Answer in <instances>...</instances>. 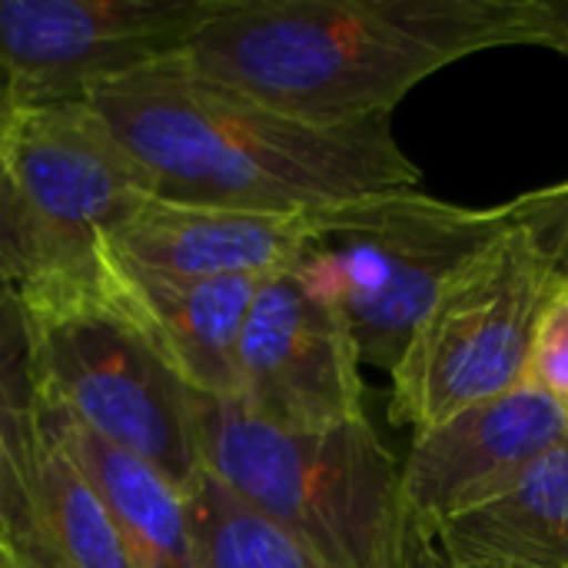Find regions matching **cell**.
Masks as SVG:
<instances>
[{"label":"cell","instance_id":"cell-1","mask_svg":"<svg viewBox=\"0 0 568 568\" xmlns=\"http://www.w3.org/2000/svg\"><path fill=\"white\" fill-rule=\"evenodd\" d=\"M496 47H549L546 0H213L180 60L276 113L346 126Z\"/></svg>","mask_w":568,"mask_h":568},{"label":"cell","instance_id":"cell-2","mask_svg":"<svg viewBox=\"0 0 568 568\" xmlns=\"http://www.w3.org/2000/svg\"><path fill=\"white\" fill-rule=\"evenodd\" d=\"M87 103L170 203L306 216L419 186L389 116L303 123L203 80L180 57L100 83Z\"/></svg>","mask_w":568,"mask_h":568},{"label":"cell","instance_id":"cell-3","mask_svg":"<svg viewBox=\"0 0 568 568\" xmlns=\"http://www.w3.org/2000/svg\"><path fill=\"white\" fill-rule=\"evenodd\" d=\"M200 469L323 568H399L403 466L366 416L280 429L236 399L196 396Z\"/></svg>","mask_w":568,"mask_h":568},{"label":"cell","instance_id":"cell-4","mask_svg":"<svg viewBox=\"0 0 568 568\" xmlns=\"http://www.w3.org/2000/svg\"><path fill=\"white\" fill-rule=\"evenodd\" d=\"M40 399L190 489L200 476L196 393L97 283L20 293Z\"/></svg>","mask_w":568,"mask_h":568},{"label":"cell","instance_id":"cell-5","mask_svg":"<svg viewBox=\"0 0 568 568\" xmlns=\"http://www.w3.org/2000/svg\"><path fill=\"white\" fill-rule=\"evenodd\" d=\"M509 223V203L476 210L419 190L376 193L313 213L296 263L346 316L359 359L393 373L443 283Z\"/></svg>","mask_w":568,"mask_h":568},{"label":"cell","instance_id":"cell-6","mask_svg":"<svg viewBox=\"0 0 568 568\" xmlns=\"http://www.w3.org/2000/svg\"><path fill=\"white\" fill-rule=\"evenodd\" d=\"M556 270L513 216L436 293L393 376L389 419L423 433L466 406L529 383V359Z\"/></svg>","mask_w":568,"mask_h":568},{"label":"cell","instance_id":"cell-7","mask_svg":"<svg viewBox=\"0 0 568 568\" xmlns=\"http://www.w3.org/2000/svg\"><path fill=\"white\" fill-rule=\"evenodd\" d=\"M0 160L40 236L33 286L97 283L106 236L156 196L143 163L87 100L13 110Z\"/></svg>","mask_w":568,"mask_h":568},{"label":"cell","instance_id":"cell-8","mask_svg":"<svg viewBox=\"0 0 568 568\" xmlns=\"http://www.w3.org/2000/svg\"><path fill=\"white\" fill-rule=\"evenodd\" d=\"M213 0H0V63L20 106L80 103L180 57Z\"/></svg>","mask_w":568,"mask_h":568},{"label":"cell","instance_id":"cell-9","mask_svg":"<svg viewBox=\"0 0 568 568\" xmlns=\"http://www.w3.org/2000/svg\"><path fill=\"white\" fill-rule=\"evenodd\" d=\"M359 349L339 306L300 263L270 273L240 339V406L280 429L366 416Z\"/></svg>","mask_w":568,"mask_h":568},{"label":"cell","instance_id":"cell-10","mask_svg":"<svg viewBox=\"0 0 568 568\" xmlns=\"http://www.w3.org/2000/svg\"><path fill=\"white\" fill-rule=\"evenodd\" d=\"M562 443H568V413L532 383L466 406L416 433L403 463V509L433 529L499 496Z\"/></svg>","mask_w":568,"mask_h":568},{"label":"cell","instance_id":"cell-11","mask_svg":"<svg viewBox=\"0 0 568 568\" xmlns=\"http://www.w3.org/2000/svg\"><path fill=\"white\" fill-rule=\"evenodd\" d=\"M263 280H173L103 256L106 293L166 366L206 399H240V339Z\"/></svg>","mask_w":568,"mask_h":568},{"label":"cell","instance_id":"cell-12","mask_svg":"<svg viewBox=\"0 0 568 568\" xmlns=\"http://www.w3.org/2000/svg\"><path fill=\"white\" fill-rule=\"evenodd\" d=\"M310 236L313 213L273 216L153 196L106 236L103 256L173 280L270 276L296 263Z\"/></svg>","mask_w":568,"mask_h":568},{"label":"cell","instance_id":"cell-13","mask_svg":"<svg viewBox=\"0 0 568 568\" xmlns=\"http://www.w3.org/2000/svg\"><path fill=\"white\" fill-rule=\"evenodd\" d=\"M43 413L27 313L0 293V552L17 568H63L43 506Z\"/></svg>","mask_w":568,"mask_h":568},{"label":"cell","instance_id":"cell-14","mask_svg":"<svg viewBox=\"0 0 568 568\" xmlns=\"http://www.w3.org/2000/svg\"><path fill=\"white\" fill-rule=\"evenodd\" d=\"M40 393V389H37ZM43 426L83 469L133 568H193L190 503L170 476L40 399Z\"/></svg>","mask_w":568,"mask_h":568},{"label":"cell","instance_id":"cell-15","mask_svg":"<svg viewBox=\"0 0 568 568\" xmlns=\"http://www.w3.org/2000/svg\"><path fill=\"white\" fill-rule=\"evenodd\" d=\"M429 532L449 568H568V443Z\"/></svg>","mask_w":568,"mask_h":568},{"label":"cell","instance_id":"cell-16","mask_svg":"<svg viewBox=\"0 0 568 568\" xmlns=\"http://www.w3.org/2000/svg\"><path fill=\"white\" fill-rule=\"evenodd\" d=\"M186 503L193 568H323L313 552L243 506L203 469L186 489Z\"/></svg>","mask_w":568,"mask_h":568},{"label":"cell","instance_id":"cell-17","mask_svg":"<svg viewBox=\"0 0 568 568\" xmlns=\"http://www.w3.org/2000/svg\"><path fill=\"white\" fill-rule=\"evenodd\" d=\"M43 413V409H40ZM43 506L47 526L63 568H133L113 519L106 516L97 489L70 453L43 426Z\"/></svg>","mask_w":568,"mask_h":568},{"label":"cell","instance_id":"cell-18","mask_svg":"<svg viewBox=\"0 0 568 568\" xmlns=\"http://www.w3.org/2000/svg\"><path fill=\"white\" fill-rule=\"evenodd\" d=\"M43 273L37 226L0 160V293H27Z\"/></svg>","mask_w":568,"mask_h":568},{"label":"cell","instance_id":"cell-19","mask_svg":"<svg viewBox=\"0 0 568 568\" xmlns=\"http://www.w3.org/2000/svg\"><path fill=\"white\" fill-rule=\"evenodd\" d=\"M529 383L539 386L568 413V280L562 276L556 280V290L536 329Z\"/></svg>","mask_w":568,"mask_h":568},{"label":"cell","instance_id":"cell-20","mask_svg":"<svg viewBox=\"0 0 568 568\" xmlns=\"http://www.w3.org/2000/svg\"><path fill=\"white\" fill-rule=\"evenodd\" d=\"M509 206L513 216L536 236L556 276L568 280V180L516 196Z\"/></svg>","mask_w":568,"mask_h":568},{"label":"cell","instance_id":"cell-21","mask_svg":"<svg viewBox=\"0 0 568 568\" xmlns=\"http://www.w3.org/2000/svg\"><path fill=\"white\" fill-rule=\"evenodd\" d=\"M399 568H449L443 552H439V546H436V539H433V532L423 523L409 519V516H406V526H403Z\"/></svg>","mask_w":568,"mask_h":568},{"label":"cell","instance_id":"cell-22","mask_svg":"<svg viewBox=\"0 0 568 568\" xmlns=\"http://www.w3.org/2000/svg\"><path fill=\"white\" fill-rule=\"evenodd\" d=\"M549 7V50L568 57V0H546Z\"/></svg>","mask_w":568,"mask_h":568},{"label":"cell","instance_id":"cell-23","mask_svg":"<svg viewBox=\"0 0 568 568\" xmlns=\"http://www.w3.org/2000/svg\"><path fill=\"white\" fill-rule=\"evenodd\" d=\"M17 103H13V93H10V80H7V70L0 63V130L7 126V120L13 116Z\"/></svg>","mask_w":568,"mask_h":568},{"label":"cell","instance_id":"cell-24","mask_svg":"<svg viewBox=\"0 0 568 568\" xmlns=\"http://www.w3.org/2000/svg\"><path fill=\"white\" fill-rule=\"evenodd\" d=\"M0 568H17V566H13V562H10V559H7V556L0 552Z\"/></svg>","mask_w":568,"mask_h":568}]
</instances>
